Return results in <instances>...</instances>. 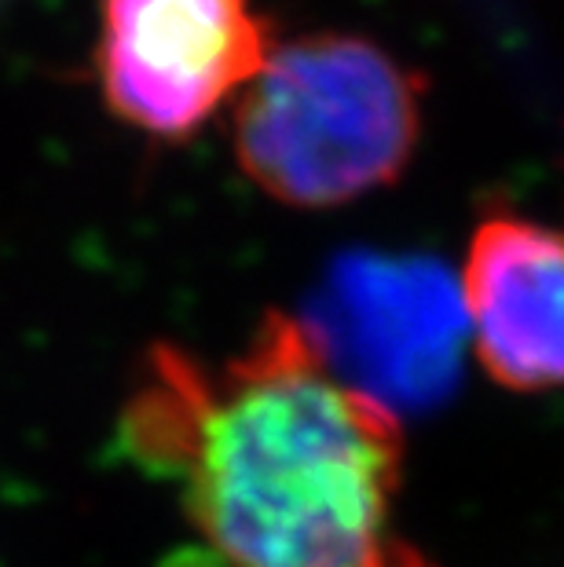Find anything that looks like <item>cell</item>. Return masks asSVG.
<instances>
[{
  "mask_svg": "<svg viewBox=\"0 0 564 567\" xmlns=\"http://www.w3.org/2000/svg\"><path fill=\"white\" fill-rule=\"evenodd\" d=\"M122 446L176 480L217 567H437L396 524L400 417L283 311L221 363L151 348Z\"/></svg>",
  "mask_w": 564,
  "mask_h": 567,
  "instance_id": "cell-1",
  "label": "cell"
},
{
  "mask_svg": "<svg viewBox=\"0 0 564 567\" xmlns=\"http://www.w3.org/2000/svg\"><path fill=\"white\" fill-rule=\"evenodd\" d=\"M425 78L359 33L275 44L235 100V158L249 184L297 209L389 187L422 132Z\"/></svg>",
  "mask_w": 564,
  "mask_h": 567,
  "instance_id": "cell-2",
  "label": "cell"
},
{
  "mask_svg": "<svg viewBox=\"0 0 564 567\" xmlns=\"http://www.w3.org/2000/svg\"><path fill=\"white\" fill-rule=\"evenodd\" d=\"M271 52V27L249 0H103L95 78L125 125L187 140Z\"/></svg>",
  "mask_w": 564,
  "mask_h": 567,
  "instance_id": "cell-3",
  "label": "cell"
},
{
  "mask_svg": "<svg viewBox=\"0 0 564 567\" xmlns=\"http://www.w3.org/2000/svg\"><path fill=\"white\" fill-rule=\"evenodd\" d=\"M301 322L338 378L392 414L440 400L470 341L462 279L425 257L338 260Z\"/></svg>",
  "mask_w": 564,
  "mask_h": 567,
  "instance_id": "cell-4",
  "label": "cell"
},
{
  "mask_svg": "<svg viewBox=\"0 0 564 567\" xmlns=\"http://www.w3.org/2000/svg\"><path fill=\"white\" fill-rule=\"evenodd\" d=\"M476 359L513 392L564 384V231L491 213L462 271Z\"/></svg>",
  "mask_w": 564,
  "mask_h": 567,
  "instance_id": "cell-5",
  "label": "cell"
}]
</instances>
